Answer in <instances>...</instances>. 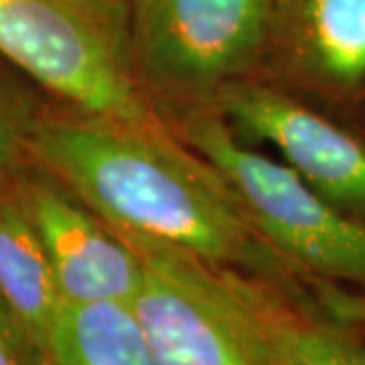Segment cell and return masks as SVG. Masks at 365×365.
I'll list each match as a JSON object with an SVG mask.
<instances>
[{"instance_id": "13", "label": "cell", "mask_w": 365, "mask_h": 365, "mask_svg": "<svg viewBox=\"0 0 365 365\" xmlns=\"http://www.w3.org/2000/svg\"><path fill=\"white\" fill-rule=\"evenodd\" d=\"M0 365H53L49 351L0 297Z\"/></svg>"}, {"instance_id": "9", "label": "cell", "mask_w": 365, "mask_h": 365, "mask_svg": "<svg viewBox=\"0 0 365 365\" xmlns=\"http://www.w3.org/2000/svg\"><path fill=\"white\" fill-rule=\"evenodd\" d=\"M21 177L0 189V297L49 351V333L63 299Z\"/></svg>"}, {"instance_id": "3", "label": "cell", "mask_w": 365, "mask_h": 365, "mask_svg": "<svg viewBox=\"0 0 365 365\" xmlns=\"http://www.w3.org/2000/svg\"><path fill=\"white\" fill-rule=\"evenodd\" d=\"M124 53L144 91L209 100L270 39L280 0H122Z\"/></svg>"}, {"instance_id": "1", "label": "cell", "mask_w": 365, "mask_h": 365, "mask_svg": "<svg viewBox=\"0 0 365 365\" xmlns=\"http://www.w3.org/2000/svg\"><path fill=\"white\" fill-rule=\"evenodd\" d=\"M31 157L118 234L288 280V266L256 234L225 179L160 126L41 116Z\"/></svg>"}, {"instance_id": "10", "label": "cell", "mask_w": 365, "mask_h": 365, "mask_svg": "<svg viewBox=\"0 0 365 365\" xmlns=\"http://www.w3.org/2000/svg\"><path fill=\"white\" fill-rule=\"evenodd\" d=\"M294 49L304 73L337 93L365 88V0H297Z\"/></svg>"}, {"instance_id": "6", "label": "cell", "mask_w": 365, "mask_h": 365, "mask_svg": "<svg viewBox=\"0 0 365 365\" xmlns=\"http://www.w3.org/2000/svg\"><path fill=\"white\" fill-rule=\"evenodd\" d=\"M235 132L270 144L311 189L365 220V143L292 96L256 81H232L209 98Z\"/></svg>"}, {"instance_id": "5", "label": "cell", "mask_w": 365, "mask_h": 365, "mask_svg": "<svg viewBox=\"0 0 365 365\" xmlns=\"http://www.w3.org/2000/svg\"><path fill=\"white\" fill-rule=\"evenodd\" d=\"M143 260L130 307L157 365H260L213 266L157 242L120 234Z\"/></svg>"}, {"instance_id": "11", "label": "cell", "mask_w": 365, "mask_h": 365, "mask_svg": "<svg viewBox=\"0 0 365 365\" xmlns=\"http://www.w3.org/2000/svg\"><path fill=\"white\" fill-rule=\"evenodd\" d=\"M53 365H157L130 302H63L49 333Z\"/></svg>"}, {"instance_id": "12", "label": "cell", "mask_w": 365, "mask_h": 365, "mask_svg": "<svg viewBox=\"0 0 365 365\" xmlns=\"http://www.w3.org/2000/svg\"><path fill=\"white\" fill-rule=\"evenodd\" d=\"M39 120L25 93L0 78V189L33 165L31 140Z\"/></svg>"}, {"instance_id": "8", "label": "cell", "mask_w": 365, "mask_h": 365, "mask_svg": "<svg viewBox=\"0 0 365 365\" xmlns=\"http://www.w3.org/2000/svg\"><path fill=\"white\" fill-rule=\"evenodd\" d=\"M213 270L260 365H365V339L319 313L288 280Z\"/></svg>"}, {"instance_id": "2", "label": "cell", "mask_w": 365, "mask_h": 365, "mask_svg": "<svg viewBox=\"0 0 365 365\" xmlns=\"http://www.w3.org/2000/svg\"><path fill=\"white\" fill-rule=\"evenodd\" d=\"M181 138L225 179L288 268L365 288V220L327 201L288 165L244 146L211 106L185 116Z\"/></svg>"}, {"instance_id": "7", "label": "cell", "mask_w": 365, "mask_h": 365, "mask_svg": "<svg viewBox=\"0 0 365 365\" xmlns=\"http://www.w3.org/2000/svg\"><path fill=\"white\" fill-rule=\"evenodd\" d=\"M21 189L63 302H130L143 260L130 244L45 170H25Z\"/></svg>"}, {"instance_id": "4", "label": "cell", "mask_w": 365, "mask_h": 365, "mask_svg": "<svg viewBox=\"0 0 365 365\" xmlns=\"http://www.w3.org/2000/svg\"><path fill=\"white\" fill-rule=\"evenodd\" d=\"M0 55L79 114L160 126L120 37L63 0H0Z\"/></svg>"}, {"instance_id": "14", "label": "cell", "mask_w": 365, "mask_h": 365, "mask_svg": "<svg viewBox=\"0 0 365 365\" xmlns=\"http://www.w3.org/2000/svg\"><path fill=\"white\" fill-rule=\"evenodd\" d=\"M108 26L124 43V2L122 0H63Z\"/></svg>"}]
</instances>
